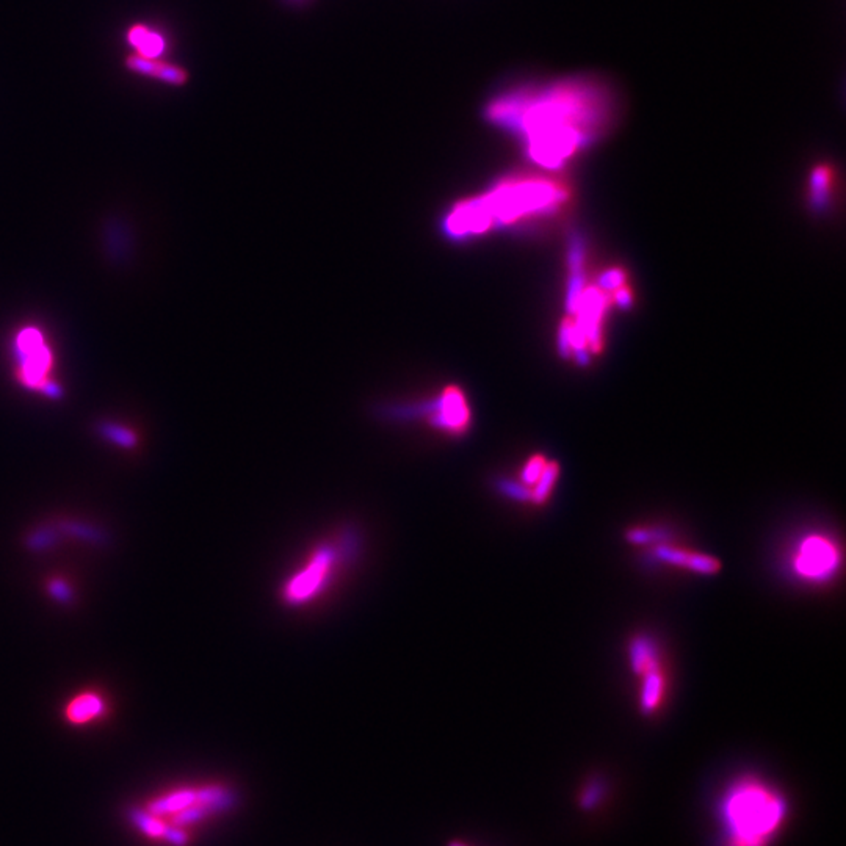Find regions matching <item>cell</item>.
Segmentation results:
<instances>
[{
    "mask_svg": "<svg viewBox=\"0 0 846 846\" xmlns=\"http://www.w3.org/2000/svg\"><path fill=\"white\" fill-rule=\"evenodd\" d=\"M618 103L605 78L579 74L504 91L486 105L485 117L514 134L531 162L558 169L607 134Z\"/></svg>",
    "mask_w": 846,
    "mask_h": 846,
    "instance_id": "cell-1",
    "label": "cell"
},
{
    "mask_svg": "<svg viewBox=\"0 0 846 846\" xmlns=\"http://www.w3.org/2000/svg\"><path fill=\"white\" fill-rule=\"evenodd\" d=\"M428 422L448 436H463L472 425V411L463 389L447 386L427 411Z\"/></svg>",
    "mask_w": 846,
    "mask_h": 846,
    "instance_id": "cell-7",
    "label": "cell"
},
{
    "mask_svg": "<svg viewBox=\"0 0 846 846\" xmlns=\"http://www.w3.org/2000/svg\"><path fill=\"white\" fill-rule=\"evenodd\" d=\"M628 653H630L633 672L640 678L661 666L659 649L655 646V643L647 637H637L630 643Z\"/></svg>",
    "mask_w": 846,
    "mask_h": 846,
    "instance_id": "cell-14",
    "label": "cell"
},
{
    "mask_svg": "<svg viewBox=\"0 0 846 846\" xmlns=\"http://www.w3.org/2000/svg\"><path fill=\"white\" fill-rule=\"evenodd\" d=\"M833 188V171L826 165H820L812 171L810 176V200L814 206H825Z\"/></svg>",
    "mask_w": 846,
    "mask_h": 846,
    "instance_id": "cell-16",
    "label": "cell"
},
{
    "mask_svg": "<svg viewBox=\"0 0 846 846\" xmlns=\"http://www.w3.org/2000/svg\"><path fill=\"white\" fill-rule=\"evenodd\" d=\"M357 554V537L351 531L337 533L310 550L303 562L279 587V601L285 607L301 608L318 601L333 588L343 569Z\"/></svg>",
    "mask_w": 846,
    "mask_h": 846,
    "instance_id": "cell-4",
    "label": "cell"
},
{
    "mask_svg": "<svg viewBox=\"0 0 846 846\" xmlns=\"http://www.w3.org/2000/svg\"><path fill=\"white\" fill-rule=\"evenodd\" d=\"M198 790H200V785L175 788L168 793L157 796L155 800L149 802L146 810L149 814L155 815L159 818H162V817L171 818V817L187 810L190 806H193L194 802L198 801Z\"/></svg>",
    "mask_w": 846,
    "mask_h": 846,
    "instance_id": "cell-11",
    "label": "cell"
},
{
    "mask_svg": "<svg viewBox=\"0 0 846 846\" xmlns=\"http://www.w3.org/2000/svg\"><path fill=\"white\" fill-rule=\"evenodd\" d=\"M624 279H626V275L622 270H612V272L605 273L601 279V284L604 289H620L624 284Z\"/></svg>",
    "mask_w": 846,
    "mask_h": 846,
    "instance_id": "cell-19",
    "label": "cell"
},
{
    "mask_svg": "<svg viewBox=\"0 0 846 846\" xmlns=\"http://www.w3.org/2000/svg\"><path fill=\"white\" fill-rule=\"evenodd\" d=\"M124 41L132 53L148 59H162L169 49L168 37L148 22L130 24L124 32Z\"/></svg>",
    "mask_w": 846,
    "mask_h": 846,
    "instance_id": "cell-9",
    "label": "cell"
},
{
    "mask_svg": "<svg viewBox=\"0 0 846 846\" xmlns=\"http://www.w3.org/2000/svg\"><path fill=\"white\" fill-rule=\"evenodd\" d=\"M127 818L130 823L149 839H167L169 825L163 823L162 818L149 814L146 809L130 808L127 810Z\"/></svg>",
    "mask_w": 846,
    "mask_h": 846,
    "instance_id": "cell-15",
    "label": "cell"
},
{
    "mask_svg": "<svg viewBox=\"0 0 846 846\" xmlns=\"http://www.w3.org/2000/svg\"><path fill=\"white\" fill-rule=\"evenodd\" d=\"M842 564V554L834 539L823 533H810L798 539L790 554V568L802 581L820 585L829 581Z\"/></svg>",
    "mask_w": 846,
    "mask_h": 846,
    "instance_id": "cell-5",
    "label": "cell"
},
{
    "mask_svg": "<svg viewBox=\"0 0 846 846\" xmlns=\"http://www.w3.org/2000/svg\"><path fill=\"white\" fill-rule=\"evenodd\" d=\"M666 685V674L661 666L641 676L640 705L645 713L659 710L665 699Z\"/></svg>",
    "mask_w": 846,
    "mask_h": 846,
    "instance_id": "cell-13",
    "label": "cell"
},
{
    "mask_svg": "<svg viewBox=\"0 0 846 846\" xmlns=\"http://www.w3.org/2000/svg\"><path fill=\"white\" fill-rule=\"evenodd\" d=\"M103 433H105V436H109L111 440H115L119 446L132 447L136 444V436L130 433V431H126L123 428L107 425V427L103 428Z\"/></svg>",
    "mask_w": 846,
    "mask_h": 846,
    "instance_id": "cell-18",
    "label": "cell"
},
{
    "mask_svg": "<svg viewBox=\"0 0 846 846\" xmlns=\"http://www.w3.org/2000/svg\"><path fill=\"white\" fill-rule=\"evenodd\" d=\"M569 200V188L554 177L514 175L475 198L458 201L444 221L452 239H469L496 226H511L519 221L555 212Z\"/></svg>",
    "mask_w": 846,
    "mask_h": 846,
    "instance_id": "cell-2",
    "label": "cell"
},
{
    "mask_svg": "<svg viewBox=\"0 0 846 846\" xmlns=\"http://www.w3.org/2000/svg\"><path fill=\"white\" fill-rule=\"evenodd\" d=\"M448 846H471V845H467V843H463V842H452V843H450V845Z\"/></svg>",
    "mask_w": 846,
    "mask_h": 846,
    "instance_id": "cell-21",
    "label": "cell"
},
{
    "mask_svg": "<svg viewBox=\"0 0 846 846\" xmlns=\"http://www.w3.org/2000/svg\"><path fill=\"white\" fill-rule=\"evenodd\" d=\"M788 802L781 790L757 776H743L726 788L717 818L723 846H771L785 826Z\"/></svg>",
    "mask_w": 846,
    "mask_h": 846,
    "instance_id": "cell-3",
    "label": "cell"
},
{
    "mask_svg": "<svg viewBox=\"0 0 846 846\" xmlns=\"http://www.w3.org/2000/svg\"><path fill=\"white\" fill-rule=\"evenodd\" d=\"M558 473H560L558 464L554 461H549V464L546 467L541 479H539L537 485L533 486V489L530 491L529 504L543 505L549 500L550 494L554 492V488H555Z\"/></svg>",
    "mask_w": 846,
    "mask_h": 846,
    "instance_id": "cell-17",
    "label": "cell"
},
{
    "mask_svg": "<svg viewBox=\"0 0 846 846\" xmlns=\"http://www.w3.org/2000/svg\"><path fill=\"white\" fill-rule=\"evenodd\" d=\"M109 711L107 701L96 692H82L68 701L63 717L71 726H88L96 723Z\"/></svg>",
    "mask_w": 846,
    "mask_h": 846,
    "instance_id": "cell-10",
    "label": "cell"
},
{
    "mask_svg": "<svg viewBox=\"0 0 846 846\" xmlns=\"http://www.w3.org/2000/svg\"><path fill=\"white\" fill-rule=\"evenodd\" d=\"M655 555L659 556L661 562L668 564H676L682 568L692 569L699 574H713L719 568V563L713 560L711 556L702 555V554H692L686 550L676 549V547H668L661 546L655 550Z\"/></svg>",
    "mask_w": 846,
    "mask_h": 846,
    "instance_id": "cell-12",
    "label": "cell"
},
{
    "mask_svg": "<svg viewBox=\"0 0 846 846\" xmlns=\"http://www.w3.org/2000/svg\"><path fill=\"white\" fill-rule=\"evenodd\" d=\"M16 361L20 366L21 382L33 390L57 397V386L49 382L52 366L51 349H47L41 333L33 328L22 331L16 339Z\"/></svg>",
    "mask_w": 846,
    "mask_h": 846,
    "instance_id": "cell-6",
    "label": "cell"
},
{
    "mask_svg": "<svg viewBox=\"0 0 846 846\" xmlns=\"http://www.w3.org/2000/svg\"><path fill=\"white\" fill-rule=\"evenodd\" d=\"M49 589H51L52 595H55L60 601H65L70 595V589L66 587L65 583L62 580H53L51 585H49Z\"/></svg>",
    "mask_w": 846,
    "mask_h": 846,
    "instance_id": "cell-20",
    "label": "cell"
},
{
    "mask_svg": "<svg viewBox=\"0 0 846 846\" xmlns=\"http://www.w3.org/2000/svg\"><path fill=\"white\" fill-rule=\"evenodd\" d=\"M124 68L138 78H148L157 84L167 85L173 88H182L190 80V72L184 66L165 59H148L136 53H127L124 57Z\"/></svg>",
    "mask_w": 846,
    "mask_h": 846,
    "instance_id": "cell-8",
    "label": "cell"
}]
</instances>
